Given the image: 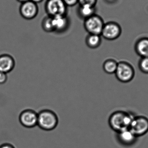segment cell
I'll return each instance as SVG.
<instances>
[{
	"instance_id": "cell-1",
	"label": "cell",
	"mask_w": 148,
	"mask_h": 148,
	"mask_svg": "<svg viewBox=\"0 0 148 148\" xmlns=\"http://www.w3.org/2000/svg\"><path fill=\"white\" fill-rule=\"evenodd\" d=\"M134 116L129 112L122 110L115 111L109 118V125L110 128L116 133L129 129Z\"/></svg>"
},
{
	"instance_id": "cell-2",
	"label": "cell",
	"mask_w": 148,
	"mask_h": 148,
	"mask_svg": "<svg viewBox=\"0 0 148 148\" xmlns=\"http://www.w3.org/2000/svg\"><path fill=\"white\" fill-rule=\"evenodd\" d=\"M59 118L55 112L49 109H44L38 113L37 125L41 129L50 131L56 128Z\"/></svg>"
},
{
	"instance_id": "cell-3",
	"label": "cell",
	"mask_w": 148,
	"mask_h": 148,
	"mask_svg": "<svg viewBox=\"0 0 148 148\" xmlns=\"http://www.w3.org/2000/svg\"><path fill=\"white\" fill-rule=\"evenodd\" d=\"M116 77L121 82H130L135 76V72L134 67L127 62H119L116 71L115 73Z\"/></svg>"
},
{
	"instance_id": "cell-4",
	"label": "cell",
	"mask_w": 148,
	"mask_h": 148,
	"mask_svg": "<svg viewBox=\"0 0 148 148\" xmlns=\"http://www.w3.org/2000/svg\"><path fill=\"white\" fill-rule=\"evenodd\" d=\"M104 24L101 17L95 14L84 20V27L88 34L101 35Z\"/></svg>"
},
{
	"instance_id": "cell-5",
	"label": "cell",
	"mask_w": 148,
	"mask_h": 148,
	"mask_svg": "<svg viewBox=\"0 0 148 148\" xmlns=\"http://www.w3.org/2000/svg\"><path fill=\"white\" fill-rule=\"evenodd\" d=\"M129 129L138 138L145 135L148 133V118L144 116H134Z\"/></svg>"
},
{
	"instance_id": "cell-6",
	"label": "cell",
	"mask_w": 148,
	"mask_h": 148,
	"mask_svg": "<svg viewBox=\"0 0 148 148\" xmlns=\"http://www.w3.org/2000/svg\"><path fill=\"white\" fill-rule=\"evenodd\" d=\"M45 10L51 17L66 15L67 7L62 0H47L45 4Z\"/></svg>"
},
{
	"instance_id": "cell-7",
	"label": "cell",
	"mask_w": 148,
	"mask_h": 148,
	"mask_svg": "<svg viewBox=\"0 0 148 148\" xmlns=\"http://www.w3.org/2000/svg\"><path fill=\"white\" fill-rule=\"evenodd\" d=\"M121 33V27L118 23L109 22L104 24L101 36L108 40H114L120 37Z\"/></svg>"
},
{
	"instance_id": "cell-8",
	"label": "cell",
	"mask_w": 148,
	"mask_h": 148,
	"mask_svg": "<svg viewBox=\"0 0 148 148\" xmlns=\"http://www.w3.org/2000/svg\"><path fill=\"white\" fill-rule=\"evenodd\" d=\"M19 120L23 127L27 128H32L37 125L38 113L33 110H25L21 112Z\"/></svg>"
},
{
	"instance_id": "cell-9",
	"label": "cell",
	"mask_w": 148,
	"mask_h": 148,
	"mask_svg": "<svg viewBox=\"0 0 148 148\" xmlns=\"http://www.w3.org/2000/svg\"><path fill=\"white\" fill-rule=\"evenodd\" d=\"M21 16L26 20H32L36 17L39 12L37 4L29 1L23 3L20 7Z\"/></svg>"
},
{
	"instance_id": "cell-10",
	"label": "cell",
	"mask_w": 148,
	"mask_h": 148,
	"mask_svg": "<svg viewBox=\"0 0 148 148\" xmlns=\"http://www.w3.org/2000/svg\"><path fill=\"white\" fill-rule=\"evenodd\" d=\"M138 137L129 129L124 130L116 133V139L120 144L124 147L133 146L136 142Z\"/></svg>"
},
{
	"instance_id": "cell-11",
	"label": "cell",
	"mask_w": 148,
	"mask_h": 148,
	"mask_svg": "<svg viewBox=\"0 0 148 148\" xmlns=\"http://www.w3.org/2000/svg\"><path fill=\"white\" fill-rule=\"evenodd\" d=\"M52 17L54 32L58 34L66 31L69 26V21L66 15H59Z\"/></svg>"
},
{
	"instance_id": "cell-12",
	"label": "cell",
	"mask_w": 148,
	"mask_h": 148,
	"mask_svg": "<svg viewBox=\"0 0 148 148\" xmlns=\"http://www.w3.org/2000/svg\"><path fill=\"white\" fill-rule=\"evenodd\" d=\"M15 61L11 56L2 54L0 56V72L8 74L14 68Z\"/></svg>"
},
{
	"instance_id": "cell-13",
	"label": "cell",
	"mask_w": 148,
	"mask_h": 148,
	"mask_svg": "<svg viewBox=\"0 0 148 148\" xmlns=\"http://www.w3.org/2000/svg\"><path fill=\"white\" fill-rule=\"evenodd\" d=\"M135 50L141 58L148 57V37L139 39L136 42Z\"/></svg>"
},
{
	"instance_id": "cell-14",
	"label": "cell",
	"mask_w": 148,
	"mask_h": 148,
	"mask_svg": "<svg viewBox=\"0 0 148 148\" xmlns=\"http://www.w3.org/2000/svg\"><path fill=\"white\" fill-rule=\"evenodd\" d=\"M95 6L88 5H79L77 14L81 19H85L95 14Z\"/></svg>"
},
{
	"instance_id": "cell-15",
	"label": "cell",
	"mask_w": 148,
	"mask_h": 148,
	"mask_svg": "<svg viewBox=\"0 0 148 148\" xmlns=\"http://www.w3.org/2000/svg\"><path fill=\"white\" fill-rule=\"evenodd\" d=\"M101 36L100 35L88 34L85 39V43L87 47L91 49H96L101 44Z\"/></svg>"
},
{
	"instance_id": "cell-16",
	"label": "cell",
	"mask_w": 148,
	"mask_h": 148,
	"mask_svg": "<svg viewBox=\"0 0 148 148\" xmlns=\"http://www.w3.org/2000/svg\"><path fill=\"white\" fill-rule=\"evenodd\" d=\"M118 66V62L113 59L106 60L103 64V69L108 74H115Z\"/></svg>"
},
{
	"instance_id": "cell-17",
	"label": "cell",
	"mask_w": 148,
	"mask_h": 148,
	"mask_svg": "<svg viewBox=\"0 0 148 148\" xmlns=\"http://www.w3.org/2000/svg\"><path fill=\"white\" fill-rule=\"evenodd\" d=\"M42 27L43 30L47 33L54 32L52 17L49 16L45 17L42 22Z\"/></svg>"
},
{
	"instance_id": "cell-18",
	"label": "cell",
	"mask_w": 148,
	"mask_h": 148,
	"mask_svg": "<svg viewBox=\"0 0 148 148\" xmlns=\"http://www.w3.org/2000/svg\"><path fill=\"white\" fill-rule=\"evenodd\" d=\"M139 68L141 72L148 74V57L141 58L139 61Z\"/></svg>"
},
{
	"instance_id": "cell-19",
	"label": "cell",
	"mask_w": 148,
	"mask_h": 148,
	"mask_svg": "<svg viewBox=\"0 0 148 148\" xmlns=\"http://www.w3.org/2000/svg\"><path fill=\"white\" fill-rule=\"evenodd\" d=\"M97 0H78L79 5H88L95 6Z\"/></svg>"
},
{
	"instance_id": "cell-20",
	"label": "cell",
	"mask_w": 148,
	"mask_h": 148,
	"mask_svg": "<svg viewBox=\"0 0 148 148\" xmlns=\"http://www.w3.org/2000/svg\"><path fill=\"white\" fill-rule=\"evenodd\" d=\"M67 7H73L78 3V0H62Z\"/></svg>"
},
{
	"instance_id": "cell-21",
	"label": "cell",
	"mask_w": 148,
	"mask_h": 148,
	"mask_svg": "<svg viewBox=\"0 0 148 148\" xmlns=\"http://www.w3.org/2000/svg\"><path fill=\"white\" fill-rule=\"evenodd\" d=\"M8 80V75L7 73L0 72V84L5 83Z\"/></svg>"
},
{
	"instance_id": "cell-22",
	"label": "cell",
	"mask_w": 148,
	"mask_h": 148,
	"mask_svg": "<svg viewBox=\"0 0 148 148\" xmlns=\"http://www.w3.org/2000/svg\"><path fill=\"white\" fill-rule=\"evenodd\" d=\"M0 148H15L12 144L10 143H3L0 146Z\"/></svg>"
},
{
	"instance_id": "cell-23",
	"label": "cell",
	"mask_w": 148,
	"mask_h": 148,
	"mask_svg": "<svg viewBox=\"0 0 148 148\" xmlns=\"http://www.w3.org/2000/svg\"><path fill=\"white\" fill-rule=\"evenodd\" d=\"M30 1H32L33 2L35 3L36 4H37V3L41 2L43 0H30Z\"/></svg>"
},
{
	"instance_id": "cell-24",
	"label": "cell",
	"mask_w": 148,
	"mask_h": 148,
	"mask_svg": "<svg viewBox=\"0 0 148 148\" xmlns=\"http://www.w3.org/2000/svg\"><path fill=\"white\" fill-rule=\"evenodd\" d=\"M19 2L23 3L27 1H29V0H17Z\"/></svg>"
}]
</instances>
